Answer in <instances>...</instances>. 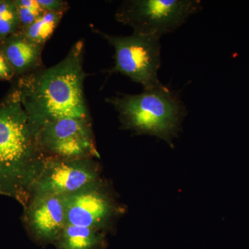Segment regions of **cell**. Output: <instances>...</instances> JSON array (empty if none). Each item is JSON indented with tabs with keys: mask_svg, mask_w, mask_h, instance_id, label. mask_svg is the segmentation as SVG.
Instances as JSON below:
<instances>
[{
	"mask_svg": "<svg viewBox=\"0 0 249 249\" xmlns=\"http://www.w3.org/2000/svg\"><path fill=\"white\" fill-rule=\"evenodd\" d=\"M85 42L77 41L56 65L25 75L18 89L34 135L59 119H91L84 91Z\"/></svg>",
	"mask_w": 249,
	"mask_h": 249,
	"instance_id": "1",
	"label": "cell"
},
{
	"mask_svg": "<svg viewBox=\"0 0 249 249\" xmlns=\"http://www.w3.org/2000/svg\"><path fill=\"white\" fill-rule=\"evenodd\" d=\"M93 32L105 39L114 49V65L109 76L121 73L139 83L144 90L162 88L158 78L160 66V37L133 33L132 35H110L91 27Z\"/></svg>",
	"mask_w": 249,
	"mask_h": 249,
	"instance_id": "4",
	"label": "cell"
},
{
	"mask_svg": "<svg viewBox=\"0 0 249 249\" xmlns=\"http://www.w3.org/2000/svg\"><path fill=\"white\" fill-rule=\"evenodd\" d=\"M67 224L91 228L106 232L114 231L126 212L106 180H99L66 196Z\"/></svg>",
	"mask_w": 249,
	"mask_h": 249,
	"instance_id": "7",
	"label": "cell"
},
{
	"mask_svg": "<svg viewBox=\"0 0 249 249\" xmlns=\"http://www.w3.org/2000/svg\"><path fill=\"white\" fill-rule=\"evenodd\" d=\"M19 25L17 9L14 2L0 1V37L6 38Z\"/></svg>",
	"mask_w": 249,
	"mask_h": 249,
	"instance_id": "13",
	"label": "cell"
},
{
	"mask_svg": "<svg viewBox=\"0 0 249 249\" xmlns=\"http://www.w3.org/2000/svg\"><path fill=\"white\" fill-rule=\"evenodd\" d=\"M0 194H4V193H2L1 191H0Z\"/></svg>",
	"mask_w": 249,
	"mask_h": 249,
	"instance_id": "17",
	"label": "cell"
},
{
	"mask_svg": "<svg viewBox=\"0 0 249 249\" xmlns=\"http://www.w3.org/2000/svg\"><path fill=\"white\" fill-rule=\"evenodd\" d=\"M106 101L119 114L123 129L158 137L174 147L186 109L178 94L166 86L139 94L118 93Z\"/></svg>",
	"mask_w": 249,
	"mask_h": 249,
	"instance_id": "3",
	"label": "cell"
},
{
	"mask_svg": "<svg viewBox=\"0 0 249 249\" xmlns=\"http://www.w3.org/2000/svg\"><path fill=\"white\" fill-rule=\"evenodd\" d=\"M54 246L56 249H106L107 233L91 228L67 224Z\"/></svg>",
	"mask_w": 249,
	"mask_h": 249,
	"instance_id": "11",
	"label": "cell"
},
{
	"mask_svg": "<svg viewBox=\"0 0 249 249\" xmlns=\"http://www.w3.org/2000/svg\"><path fill=\"white\" fill-rule=\"evenodd\" d=\"M44 47L22 32L7 38L1 52L15 73L27 75L45 67L42 60Z\"/></svg>",
	"mask_w": 249,
	"mask_h": 249,
	"instance_id": "10",
	"label": "cell"
},
{
	"mask_svg": "<svg viewBox=\"0 0 249 249\" xmlns=\"http://www.w3.org/2000/svg\"><path fill=\"white\" fill-rule=\"evenodd\" d=\"M45 12L65 14L69 9L68 3L63 0H37Z\"/></svg>",
	"mask_w": 249,
	"mask_h": 249,
	"instance_id": "15",
	"label": "cell"
},
{
	"mask_svg": "<svg viewBox=\"0 0 249 249\" xmlns=\"http://www.w3.org/2000/svg\"><path fill=\"white\" fill-rule=\"evenodd\" d=\"M63 14L45 12L22 32L36 43L45 46L60 24Z\"/></svg>",
	"mask_w": 249,
	"mask_h": 249,
	"instance_id": "12",
	"label": "cell"
},
{
	"mask_svg": "<svg viewBox=\"0 0 249 249\" xmlns=\"http://www.w3.org/2000/svg\"><path fill=\"white\" fill-rule=\"evenodd\" d=\"M45 158L75 160L99 159L91 119H67L47 123L35 134Z\"/></svg>",
	"mask_w": 249,
	"mask_h": 249,
	"instance_id": "6",
	"label": "cell"
},
{
	"mask_svg": "<svg viewBox=\"0 0 249 249\" xmlns=\"http://www.w3.org/2000/svg\"><path fill=\"white\" fill-rule=\"evenodd\" d=\"M29 234L37 245H55L66 227V196H34L25 205L24 214Z\"/></svg>",
	"mask_w": 249,
	"mask_h": 249,
	"instance_id": "9",
	"label": "cell"
},
{
	"mask_svg": "<svg viewBox=\"0 0 249 249\" xmlns=\"http://www.w3.org/2000/svg\"><path fill=\"white\" fill-rule=\"evenodd\" d=\"M14 75V70L0 51V79H11Z\"/></svg>",
	"mask_w": 249,
	"mask_h": 249,
	"instance_id": "16",
	"label": "cell"
},
{
	"mask_svg": "<svg viewBox=\"0 0 249 249\" xmlns=\"http://www.w3.org/2000/svg\"><path fill=\"white\" fill-rule=\"evenodd\" d=\"M201 9L199 0H127L116 10L115 18L134 33L160 37Z\"/></svg>",
	"mask_w": 249,
	"mask_h": 249,
	"instance_id": "5",
	"label": "cell"
},
{
	"mask_svg": "<svg viewBox=\"0 0 249 249\" xmlns=\"http://www.w3.org/2000/svg\"><path fill=\"white\" fill-rule=\"evenodd\" d=\"M19 25L23 30L29 27L45 12L37 0H18L15 1Z\"/></svg>",
	"mask_w": 249,
	"mask_h": 249,
	"instance_id": "14",
	"label": "cell"
},
{
	"mask_svg": "<svg viewBox=\"0 0 249 249\" xmlns=\"http://www.w3.org/2000/svg\"><path fill=\"white\" fill-rule=\"evenodd\" d=\"M102 178L101 166L95 159L65 160L45 157L29 187V199L42 196H69Z\"/></svg>",
	"mask_w": 249,
	"mask_h": 249,
	"instance_id": "8",
	"label": "cell"
},
{
	"mask_svg": "<svg viewBox=\"0 0 249 249\" xmlns=\"http://www.w3.org/2000/svg\"><path fill=\"white\" fill-rule=\"evenodd\" d=\"M44 158L17 89L0 106V191L20 193L27 204Z\"/></svg>",
	"mask_w": 249,
	"mask_h": 249,
	"instance_id": "2",
	"label": "cell"
}]
</instances>
